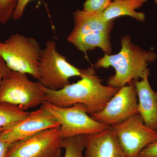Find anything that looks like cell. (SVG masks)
I'll return each mask as SVG.
<instances>
[{"label":"cell","mask_w":157,"mask_h":157,"mask_svg":"<svg viewBox=\"0 0 157 157\" xmlns=\"http://www.w3.org/2000/svg\"><path fill=\"white\" fill-rule=\"evenodd\" d=\"M29 113L20 106L0 103V132L11 128L26 117Z\"/></svg>","instance_id":"obj_15"},{"label":"cell","mask_w":157,"mask_h":157,"mask_svg":"<svg viewBox=\"0 0 157 157\" xmlns=\"http://www.w3.org/2000/svg\"><path fill=\"white\" fill-rule=\"evenodd\" d=\"M86 135H78L63 138L62 147L65 149L64 157H84Z\"/></svg>","instance_id":"obj_16"},{"label":"cell","mask_w":157,"mask_h":157,"mask_svg":"<svg viewBox=\"0 0 157 157\" xmlns=\"http://www.w3.org/2000/svg\"><path fill=\"white\" fill-rule=\"evenodd\" d=\"M154 1L155 4L157 6V0H154Z\"/></svg>","instance_id":"obj_23"},{"label":"cell","mask_w":157,"mask_h":157,"mask_svg":"<svg viewBox=\"0 0 157 157\" xmlns=\"http://www.w3.org/2000/svg\"><path fill=\"white\" fill-rule=\"evenodd\" d=\"M138 99L134 80L120 88L100 112L90 115L95 120L112 126L138 114Z\"/></svg>","instance_id":"obj_10"},{"label":"cell","mask_w":157,"mask_h":157,"mask_svg":"<svg viewBox=\"0 0 157 157\" xmlns=\"http://www.w3.org/2000/svg\"><path fill=\"white\" fill-rule=\"evenodd\" d=\"M56 119L46 109L29 112L28 115L11 128L1 132L4 139L10 144L25 140L47 129L59 128Z\"/></svg>","instance_id":"obj_11"},{"label":"cell","mask_w":157,"mask_h":157,"mask_svg":"<svg viewBox=\"0 0 157 157\" xmlns=\"http://www.w3.org/2000/svg\"><path fill=\"white\" fill-rule=\"evenodd\" d=\"M39 71V83L46 88L56 90L70 84V78L84 76L87 69H79L71 64L58 51L55 42L48 40L41 51Z\"/></svg>","instance_id":"obj_5"},{"label":"cell","mask_w":157,"mask_h":157,"mask_svg":"<svg viewBox=\"0 0 157 157\" xmlns=\"http://www.w3.org/2000/svg\"><path fill=\"white\" fill-rule=\"evenodd\" d=\"M136 157H157V141L144 147Z\"/></svg>","instance_id":"obj_20"},{"label":"cell","mask_w":157,"mask_h":157,"mask_svg":"<svg viewBox=\"0 0 157 157\" xmlns=\"http://www.w3.org/2000/svg\"><path fill=\"white\" fill-rule=\"evenodd\" d=\"M84 157H127L111 127L86 135Z\"/></svg>","instance_id":"obj_12"},{"label":"cell","mask_w":157,"mask_h":157,"mask_svg":"<svg viewBox=\"0 0 157 157\" xmlns=\"http://www.w3.org/2000/svg\"><path fill=\"white\" fill-rule=\"evenodd\" d=\"M74 25L67 37V41L86 55L97 47L105 54L110 55L112 46L110 34L114 20L105 21L101 12L78 10L73 13Z\"/></svg>","instance_id":"obj_3"},{"label":"cell","mask_w":157,"mask_h":157,"mask_svg":"<svg viewBox=\"0 0 157 157\" xmlns=\"http://www.w3.org/2000/svg\"><path fill=\"white\" fill-rule=\"evenodd\" d=\"M96 75L94 66L87 68L86 74L75 83L61 89L52 90L42 86L45 101L56 106L69 107L76 104L83 105L90 115L100 112L120 88L102 84Z\"/></svg>","instance_id":"obj_1"},{"label":"cell","mask_w":157,"mask_h":157,"mask_svg":"<svg viewBox=\"0 0 157 157\" xmlns=\"http://www.w3.org/2000/svg\"><path fill=\"white\" fill-rule=\"evenodd\" d=\"M45 101L42 85L31 81L25 73L11 70L0 84V103L13 104L26 110L41 106Z\"/></svg>","instance_id":"obj_6"},{"label":"cell","mask_w":157,"mask_h":157,"mask_svg":"<svg viewBox=\"0 0 157 157\" xmlns=\"http://www.w3.org/2000/svg\"><path fill=\"white\" fill-rule=\"evenodd\" d=\"M121 50L114 55L105 54L98 59L95 69L113 67L114 75L107 80L108 85L120 88L133 80L142 79L149 76L150 70L147 68L150 63L156 60V53L153 51H147L133 44L129 35H125L121 40Z\"/></svg>","instance_id":"obj_2"},{"label":"cell","mask_w":157,"mask_h":157,"mask_svg":"<svg viewBox=\"0 0 157 157\" xmlns=\"http://www.w3.org/2000/svg\"><path fill=\"white\" fill-rule=\"evenodd\" d=\"M11 70L5 61L0 56V84L3 78Z\"/></svg>","instance_id":"obj_22"},{"label":"cell","mask_w":157,"mask_h":157,"mask_svg":"<svg viewBox=\"0 0 157 157\" xmlns=\"http://www.w3.org/2000/svg\"><path fill=\"white\" fill-rule=\"evenodd\" d=\"M11 144L4 139L0 132V157H6Z\"/></svg>","instance_id":"obj_21"},{"label":"cell","mask_w":157,"mask_h":157,"mask_svg":"<svg viewBox=\"0 0 157 157\" xmlns=\"http://www.w3.org/2000/svg\"><path fill=\"white\" fill-rule=\"evenodd\" d=\"M148 77L134 80L138 99L137 109L145 125L157 131V92L152 89Z\"/></svg>","instance_id":"obj_13"},{"label":"cell","mask_w":157,"mask_h":157,"mask_svg":"<svg viewBox=\"0 0 157 157\" xmlns=\"http://www.w3.org/2000/svg\"><path fill=\"white\" fill-rule=\"evenodd\" d=\"M127 157H136L144 147L157 141V131L145 125L139 114L111 126Z\"/></svg>","instance_id":"obj_8"},{"label":"cell","mask_w":157,"mask_h":157,"mask_svg":"<svg viewBox=\"0 0 157 157\" xmlns=\"http://www.w3.org/2000/svg\"><path fill=\"white\" fill-rule=\"evenodd\" d=\"M33 0H17V6L12 15V19L17 21L21 19L23 15L26 7Z\"/></svg>","instance_id":"obj_19"},{"label":"cell","mask_w":157,"mask_h":157,"mask_svg":"<svg viewBox=\"0 0 157 157\" xmlns=\"http://www.w3.org/2000/svg\"><path fill=\"white\" fill-rule=\"evenodd\" d=\"M147 0H113L106 10L101 12V17L105 21L114 20L122 16H128L139 21H144L145 14L135 11L143 6Z\"/></svg>","instance_id":"obj_14"},{"label":"cell","mask_w":157,"mask_h":157,"mask_svg":"<svg viewBox=\"0 0 157 157\" xmlns=\"http://www.w3.org/2000/svg\"><path fill=\"white\" fill-rule=\"evenodd\" d=\"M42 49L35 38L19 33L12 34L3 42L0 41V56L10 70L29 74L38 81Z\"/></svg>","instance_id":"obj_4"},{"label":"cell","mask_w":157,"mask_h":157,"mask_svg":"<svg viewBox=\"0 0 157 157\" xmlns=\"http://www.w3.org/2000/svg\"><path fill=\"white\" fill-rule=\"evenodd\" d=\"M63 139L59 128L47 129L11 144L6 157H61Z\"/></svg>","instance_id":"obj_9"},{"label":"cell","mask_w":157,"mask_h":157,"mask_svg":"<svg viewBox=\"0 0 157 157\" xmlns=\"http://www.w3.org/2000/svg\"><path fill=\"white\" fill-rule=\"evenodd\" d=\"M113 0H86L83 9L90 11L102 12L108 8Z\"/></svg>","instance_id":"obj_18"},{"label":"cell","mask_w":157,"mask_h":157,"mask_svg":"<svg viewBox=\"0 0 157 157\" xmlns=\"http://www.w3.org/2000/svg\"><path fill=\"white\" fill-rule=\"evenodd\" d=\"M17 0H0V24L5 25L12 19Z\"/></svg>","instance_id":"obj_17"},{"label":"cell","mask_w":157,"mask_h":157,"mask_svg":"<svg viewBox=\"0 0 157 157\" xmlns=\"http://www.w3.org/2000/svg\"><path fill=\"white\" fill-rule=\"evenodd\" d=\"M41 107L51 113L58 121L62 138L104 132L111 126L97 121L88 115L83 105L69 107L56 106L45 101Z\"/></svg>","instance_id":"obj_7"}]
</instances>
